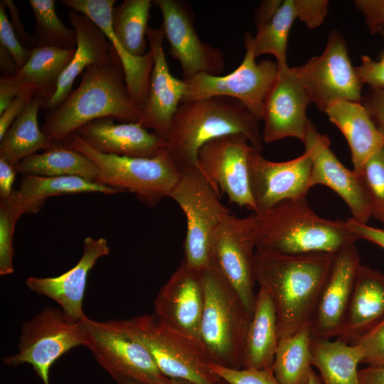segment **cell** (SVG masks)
<instances>
[{"instance_id":"3","label":"cell","mask_w":384,"mask_h":384,"mask_svg":"<svg viewBox=\"0 0 384 384\" xmlns=\"http://www.w3.org/2000/svg\"><path fill=\"white\" fill-rule=\"evenodd\" d=\"M242 134L262 151L259 120L239 100L210 97L180 104L171 121L166 148L179 170L198 165L199 149L215 138Z\"/></svg>"},{"instance_id":"15","label":"cell","mask_w":384,"mask_h":384,"mask_svg":"<svg viewBox=\"0 0 384 384\" xmlns=\"http://www.w3.org/2000/svg\"><path fill=\"white\" fill-rule=\"evenodd\" d=\"M152 3L161 12V27L171 56L181 65L183 80L201 73L220 74L225 65L223 54L199 38L190 6L179 0H154Z\"/></svg>"},{"instance_id":"21","label":"cell","mask_w":384,"mask_h":384,"mask_svg":"<svg viewBox=\"0 0 384 384\" xmlns=\"http://www.w3.org/2000/svg\"><path fill=\"white\" fill-rule=\"evenodd\" d=\"M360 265L355 244L336 253L331 273L311 321V338L331 339L339 336Z\"/></svg>"},{"instance_id":"17","label":"cell","mask_w":384,"mask_h":384,"mask_svg":"<svg viewBox=\"0 0 384 384\" xmlns=\"http://www.w3.org/2000/svg\"><path fill=\"white\" fill-rule=\"evenodd\" d=\"M310 102L293 68H278L276 80L263 103L262 141L271 143L294 137L304 143L310 123L306 115Z\"/></svg>"},{"instance_id":"43","label":"cell","mask_w":384,"mask_h":384,"mask_svg":"<svg viewBox=\"0 0 384 384\" xmlns=\"http://www.w3.org/2000/svg\"><path fill=\"white\" fill-rule=\"evenodd\" d=\"M355 70L362 85L367 84L372 89L384 90V62L363 55L361 65L355 67Z\"/></svg>"},{"instance_id":"14","label":"cell","mask_w":384,"mask_h":384,"mask_svg":"<svg viewBox=\"0 0 384 384\" xmlns=\"http://www.w3.org/2000/svg\"><path fill=\"white\" fill-rule=\"evenodd\" d=\"M254 147L242 134L215 138L198 153V165L203 173L230 203L256 212L252 196L249 158Z\"/></svg>"},{"instance_id":"27","label":"cell","mask_w":384,"mask_h":384,"mask_svg":"<svg viewBox=\"0 0 384 384\" xmlns=\"http://www.w3.org/2000/svg\"><path fill=\"white\" fill-rule=\"evenodd\" d=\"M122 192L101 183L78 176H23L19 188L1 203L21 215L36 213L46 200L53 196L83 193H101L110 195Z\"/></svg>"},{"instance_id":"40","label":"cell","mask_w":384,"mask_h":384,"mask_svg":"<svg viewBox=\"0 0 384 384\" xmlns=\"http://www.w3.org/2000/svg\"><path fill=\"white\" fill-rule=\"evenodd\" d=\"M212 369L229 384H280L272 369H233L211 363Z\"/></svg>"},{"instance_id":"30","label":"cell","mask_w":384,"mask_h":384,"mask_svg":"<svg viewBox=\"0 0 384 384\" xmlns=\"http://www.w3.org/2000/svg\"><path fill=\"white\" fill-rule=\"evenodd\" d=\"M311 365L319 372L322 384H360L358 366L363 353L356 344L338 338H311Z\"/></svg>"},{"instance_id":"28","label":"cell","mask_w":384,"mask_h":384,"mask_svg":"<svg viewBox=\"0 0 384 384\" xmlns=\"http://www.w3.org/2000/svg\"><path fill=\"white\" fill-rule=\"evenodd\" d=\"M329 119L346 139L354 171L384 146V137L368 111L359 102L338 100L325 110Z\"/></svg>"},{"instance_id":"9","label":"cell","mask_w":384,"mask_h":384,"mask_svg":"<svg viewBox=\"0 0 384 384\" xmlns=\"http://www.w3.org/2000/svg\"><path fill=\"white\" fill-rule=\"evenodd\" d=\"M127 321L166 377L190 384H229L212 369L198 343L171 330L154 314Z\"/></svg>"},{"instance_id":"19","label":"cell","mask_w":384,"mask_h":384,"mask_svg":"<svg viewBox=\"0 0 384 384\" xmlns=\"http://www.w3.org/2000/svg\"><path fill=\"white\" fill-rule=\"evenodd\" d=\"M304 144L312 160L309 188L316 185L330 188L347 204L352 218L367 223L372 217L371 210L361 181L331 151L329 137L320 134L310 122Z\"/></svg>"},{"instance_id":"38","label":"cell","mask_w":384,"mask_h":384,"mask_svg":"<svg viewBox=\"0 0 384 384\" xmlns=\"http://www.w3.org/2000/svg\"><path fill=\"white\" fill-rule=\"evenodd\" d=\"M353 343L358 345L362 351V363L384 366V317Z\"/></svg>"},{"instance_id":"8","label":"cell","mask_w":384,"mask_h":384,"mask_svg":"<svg viewBox=\"0 0 384 384\" xmlns=\"http://www.w3.org/2000/svg\"><path fill=\"white\" fill-rule=\"evenodd\" d=\"M186 218L183 260L201 272L210 266V240L218 225L230 214L220 201V190L198 166L181 171L170 196Z\"/></svg>"},{"instance_id":"35","label":"cell","mask_w":384,"mask_h":384,"mask_svg":"<svg viewBox=\"0 0 384 384\" xmlns=\"http://www.w3.org/2000/svg\"><path fill=\"white\" fill-rule=\"evenodd\" d=\"M28 2L36 21L35 30L31 36L33 48H76L75 31L65 26L58 18L55 1L29 0Z\"/></svg>"},{"instance_id":"34","label":"cell","mask_w":384,"mask_h":384,"mask_svg":"<svg viewBox=\"0 0 384 384\" xmlns=\"http://www.w3.org/2000/svg\"><path fill=\"white\" fill-rule=\"evenodd\" d=\"M311 323L280 339L272 366L280 384H307L312 370Z\"/></svg>"},{"instance_id":"32","label":"cell","mask_w":384,"mask_h":384,"mask_svg":"<svg viewBox=\"0 0 384 384\" xmlns=\"http://www.w3.org/2000/svg\"><path fill=\"white\" fill-rule=\"evenodd\" d=\"M46 102L42 97L34 96L0 140V159L16 169L25 158L48 149L53 144L38 123V111Z\"/></svg>"},{"instance_id":"33","label":"cell","mask_w":384,"mask_h":384,"mask_svg":"<svg viewBox=\"0 0 384 384\" xmlns=\"http://www.w3.org/2000/svg\"><path fill=\"white\" fill-rule=\"evenodd\" d=\"M75 51V49L55 47L33 48L27 63L14 75L23 84L33 85L36 90V95L48 102L55 94L58 80Z\"/></svg>"},{"instance_id":"23","label":"cell","mask_w":384,"mask_h":384,"mask_svg":"<svg viewBox=\"0 0 384 384\" xmlns=\"http://www.w3.org/2000/svg\"><path fill=\"white\" fill-rule=\"evenodd\" d=\"M73 133L94 150L106 154L151 158L166 147L164 138L140 122L115 123L112 117L91 121Z\"/></svg>"},{"instance_id":"26","label":"cell","mask_w":384,"mask_h":384,"mask_svg":"<svg viewBox=\"0 0 384 384\" xmlns=\"http://www.w3.org/2000/svg\"><path fill=\"white\" fill-rule=\"evenodd\" d=\"M383 317L384 273L361 264L337 338L352 343Z\"/></svg>"},{"instance_id":"41","label":"cell","mask_w":384,"mask_h":384,"mask_svg":"<svg viewBox=\"0 0 384 384\" xmlns=\"http://www.w3.org/2000/svg\"><path fill=\"white\" fill-rule=\"evenodd\" d=\"M36 95V87L31 85L25 83L16 96L9 105L5 110L0 114V140L3 138L6 132L23 111L29 101Z\"/></svg>"},{"instance_id":"6","label":"cell","mask_w":384,"mask_h":384,"mask_svg":"<svg viewBox=\"0 0 384 384\" xmlns=\"http://www.w3.org/2000/svg\"><path fill=\"white\" fill-rule=\"evenodd\" d=\"M58 143L92 159L99 169V183L133 192L150 206L169 197L181 174L166 147L154 157L145 158L100 153L75 133Z\"/></svg>"},{"instance_id":"36","label":"cell","mask_w":384,"mask_h":384,"mask_svg":"<svg viewBox=\"0 0 384 384\" xmlns=\"http://www.w3.org/2000/svg\"><path fill=\"white\" fill-rule=\"evenodd\" d=\"M355 172L367 195L372 217L384 223V146Z\"/></svg>"},{"instance_id":"12","label":"cell","mask_w":384,"mask_h":384,"mask_svg":"<svg viewBox=\"0 0 384 384\" xmlns=\"http://www.w3.org/2000/svg\"><path fill=\"white\" fill-rule=\"evenodd\" d=\"M253 37L246 32L245 55L234 71L224 76L199 73L183 80L182 102L210 97H228L239 100L260 121L265 99L278 73L277 63L265 60L257 63L252 48Z\"/></svg>"},{"instance_id":"52","label":"cell","mask_w":384,"mask_h":384,"mask_svg":"<svg viewBox=\"0 0 384 384\" xmlns=\"http://www.w3.org/2000/svg\"><path fill=\"white\" fill-rule=\"evenodd\" d=\"M307 384H322L319 377L312 369L309 373Z\"/></svg>"},{"instance_id":"11","label":"cell","mask_w":384,"mask_h":384,"mask_svg":"<svg viewBox=\"0 0 384 384\" xmlns=\"http://www.w3.org/2000/svg\"><path fill=\"white\" fill-rule=\"evenodd\" d=\"M82 345V321H73L61 309L48 306L23 324L17 353L4 357L2 361L9 366L29 364L43 384H50L53 364Z\"/></svg>"},{"instance_id":"53","label":"cell","mask_w":384,"mask_h":384,"mask_svg":"<svg viewBox=\"0 0 384 384\" xmlns=\"http://www.w3.org/2000/svg\"><path fill=\"white\" fill-rule=\"evenodd\" d=\"M161 384H190L187 382L164 377Z\"/></svg>"},{"instance_id":"50","label":"cell","mask_w":384,"mask_h":384,"mask_svg":"<svg viewBox=\"0 0 384 384\" xmlns=\"http://www.w3.org/2000/svg\"><path fill=\"white\" fill-rule=\"evenodd\" d=\"M282 1H264L256 11L255 21L257 27L267 23L274 15Z\"/></svg>"},{"instance_id":"39","label":"cell","mask_w":384,"mask_h":384,"mask_svg":"<svg viewBox=\"0 0 384 384\" xmlns=\"http://www.w3.org/2000/svg\"><path fill=\"white\" fill-rule=\"evenodd\" d=\"M5 8L6 5L1 0L0 1V46L12 56L18 70L28 60L31 50L26 49L20 42L8 18Z\"/></svg>"},{"instance_id":"5","label":"cell","mask_w":384,"mask_h":384,"mask_svg":"<svg viewBox=\"0 0 384 384\" xmlns=\"http://www.w3.org/2000/svg\"><path fill=\"white\" fill-rule=\"evenodd\" d=\"M201 279L203 292L201 347L212 363L240 369L252 315L213 266L201 272Z\"/></svg>"},{"instance_id":"48","label":"cell","mask_w":384,"mask_h":384,"mask_svg":"<svg viewBox=\"0 0 384 384\" xmlns=\"http://www.w3.org/2000/svg\"><path fill=\"white\" fill-rule=\"evenodd\" d=\"M17 170L5 160L0 159V198L7 199L11 194Z\"/></svg>"},{"instance_id":"13","label":"cell","mask_w":384,"mask_h":384,"mask_svg":"<svg viewBox=\"0 0 384 384\" xmlns=\"http://www.w3.org/2000/svg\"><path fill=\"white\" fill-rule=\"evenodd\" d=\"M293 69L310 102L322 112L333 102L362 98V83L350 62L346 41L336 31H331L321 55Z\"/></svg>"},{"instance_id":"47","label":"cell","mask_w":384,"mask_h":384,"mask_svg":"<svg viewBox=\"0 0 384 384\" xmlns=\"http://www.w3.org/2000/svg\"><path fill=\"white\" fill-rule=\"evenodd\" d=\"M6 7L9 9L11 25L21 44L28 50L32 49V38L29 36L21 23L18 8L11 0H3Z\"/></svg>"},{"instance_id":"25","label":"cell","mask_w":384,"mask_h":384,"mask_svg":"<svg viewBox=\"0 0 384 384\" xmlns=\"http://www.w3.org/2000/svg\"><path fill=\"white\" fill-rule=\"evenodd\" d=\"M327 0H284L273 17L257 26L252 38L255 57L272 54L278 68L287 66L286 60L287 38L293 22L299 19L309 28L320 26L328 13Z\"/></svg>"},{"instance_id":"1","label":"cell","mask_w":384,"mask_h":384,"mask_svg":"<svg viewBox=\"0 0 384 384\" xmlns=\"http://www.w3.org/2000/svg\"><path fill=\"white\" fill-rule=\"evenodd\" d=\"M336 253L289 255L256 248L255 277L270 294L279 340L311 323Z\"/></svg>"},{"instance_id":"37","label":"cell","mask_w":384,"mask_h":384,"mask_svg":"<svg viewBox=\"0 0 384 384\" xmlns=\"http://www.w3.org/2000/svg\"><path fill=\"white\" fill-rule=\"evenodd\" d=\"M20 216L0 203V274L3 276L14 272L13 237L16 223Z\"/></svg>"},{"instance_id":"55","label":"cell","mask_w":384,"mask_h":384,"mask_svg":"<svg viewBox=\"0 0 384 384\" xmlns=\"http://www.w3.org/2000/svg\"><path fill=\"white\" fill-rule=\"evenodd\" d=\"M381 60L384 62V55H383Z\"/></svg>"},{"instance_id":"22","label":"cell","mask_w":384,"mask_h":384,"mask_svg":"<svg viewBox=\"0 0 384 384\" xmlns=\"http://www.w3.org/2000/svg\"><path fill=\"white\" fill-rule=\"evenodd\" d=\"M110 251L105 238L87 236L84 240L82 257L73 268L58 277H30L26 284L35 293L54 300L69 319L81 321L87 316L82 304L88 274L97 260Z\"/></svg>"},{"instance_id":"7","label":"cell","mask_w":384,"mask_h":384,"mask_svg":"<svg viewBox=\"0 0 384 384\" xmlns=\"http://www.w3.org/2000/svg\"><path fill=\"white\" fill-rule=\"evenodd\" d=\"M81 321L82 346L115 382L161 384L165 375L127 320L100 321L86 316Z\"/></svg>"},{"instance_id":"51","label":"cell","mask_w":384,"mask_h":384,"mask_svg":"<svg viewBox=\"0 0 384 384\" xmlns=\"http://www.w3.org/2000/svg\"><path fill=\"white\" fill-rule=\"evenodd\" d=\"M0 65L3 75H14L17 70L14 60L10 53L0 46Z\"/></svg>"},{"instance_id":"18","label":"cell","mask_w":384,"mask_h":384,"mask_svg":"<svg viewBox=\"0 0 384 384\" xmlns=\"http://www.w3.org/2000/svg\"><path fill=\"white\" fill-rule=\"evenodd\" d=\"M203 306L201 272L183 260L161 287L154 302V315L164 325L200 344Z\"/></svg>"},{"instance_id":"44","label":"cell","mask_w":384,"mask_h":384,"mask_svg":"<svg viewBox=\"0 0 384 384\" xmlns=\"http://www.w3.org/2000/svg\"><path fill=\"white\" fill-rule=\"evenodd\" d=\"M364 105L384 137V90L372 89L367 95Z\"/></svg>"},{"instance_id":"20","label":"cell","mask_w":384,"mask_h":384,"mask_svg":"<svg viewBox=\"0 0 384 384\" xmlns=\"http://www.w3.org/2000/svg\"><path fill=\"white\" fill-rule=\"evenodd\" d=\"M164 37L161 26L157 28L148 27L146 38L153 56V68L139 122L166 140L172 117L181 103L186 84L169 70L163 47Z\"/></svg>"},{"instance_id":"54","label":"cell","mask_w":384,"mask_h":384,"mask_svg":"<svg viewBox=\"0 0 384 384\" xmlns=\"http://www.w3.org/2000/svg\"><path fill=\"white\" fill-rule=\"evenodd\" d=\"M117 384H142L131 380H121L116 382Z\"/></svg>"},{"instance_id":"24","label":"cell","mask_w":384,"mask_h":384,"mask_svg":"<svg viewBox=\"0 0 384 384\" xmlns=\"http://www.w3.org/2000/svg\"><path fill=\"white\" fill-rule=\"evenodd\" d=\"M68 18L76 33V48L58 80L55 94L43 107L47 112L55 108L69 95L75 78L86 68L107 64L119 58L109 39L90 18L71 9Z\"/></svg>"},{"instance_id":"49","label":"cell","mask_w":384,"mask_h":384,"mask_svg":"<svg viewBox=\"0 0 384 384\" xmlns=\"http://www.w3.org/2000/svg\"><path fill=\"white\" fill-rule=\"evenodd\" d=\"M360 384H384V366H368L358 370Z\"/></svg>"},{"instance_id":"10","label":"cell","mask_w":384,"mask_h":384,"mask_svg":"<svg viewBox=\"0 0 384 384\" xmlns=\"http://www.w3.org/2000/svg\"><path fill=\"white\" fill-rule=\"evenodd\" d=\"M257 247L255 215H228L214 230L210 240V265L237 294L252 316L256 293L255 253Z\"/></svg>"},{"instance_id":"4","label":"cell","mask_w":384,"mask_h":384,"mask_svg":"<svg viewBox=\"0 0 384 384\" xmlns=\"http://www.w3.org/2000/svg\"><path fill=\"white\" fill-rule=\"evenodd\" d=\"M255 215L256 248L289 255L337 253L358 240L346 221L315 213L306 198L284 201Z\"/></svg>"},{"instance_id":"46","label":"cell","mask_w":384,"mask_h":384,"mask_svg":"<svg viewBox=\"0 0 384 384\" xmlns=\"http://www.w3.org/2000/svg\"><path fill=\"white\" fill-rule=\"evenodd\" d=\"M23 82L15 75H2L0 79V114L20 92Z\"/></svg>"},{"instance_id":"16","label":"cell","mask_w":384,"mask_h":384,"mask_svg":"<svg viewBox=\"0 0 384 384\" xmlns=\"http://www.w3.org/2000/svg\"><path fill=\"white\" fill-rule=\"evenodd\" d=\"M312 160L305 150L299 156L275 162L253 148L249 158L250 183L255 213L287 200L306 198Z\"/></svg>"},{"instance_id":"42","label":"cell","mask_w":384,"mask_h":384,"mask_svg":"<svg viewBox=\"0 0 384 384\" xmlns=\"http://www.w3.org/2000/svg\"><path fill=\"white\" fill-rule=\"evenodd\" d=\"M354 4L363 14L370 31L384 38V0H356Z\"/></svg>"},{"instance_id":"2","label":"cell","mask_w":384,"mask_h":384,"mask_svg":"<svg viewBox=\"0 0 384 384\" xmlns=\"http://www.w3.org/2000/svg\"><path fill=\"white\" fill-rule=\"evenodd\" d=\"M104 117L122 123L139 122L142 117L131 98L119 58L86 68L78 87L47 112L42 131L51 144H55L81 126Z\"/></svg>"},{"instance_id":"45","label":"cell","mask_w":384,"mask_h":384,"mask_svg":"<svg viewBox=\"0 0 384 384\" xmlns=\"http://www.w3.org/2000/svg\"><path fill=\"white\" fill-rule=\"evenodd\" d=\"M346 223L358 239L370 241L384 250V230L368 225L367 223L358 222L352 218L346 220Z\"/></svg>"},{"instance_id":"31","label":"cell","mask_w":384,"mask_h":384,"mask_svg":"<svg viewBox=\"0 0 384 384\" xmlns=\"http://www.w3.org/2000/svg\"><path fill=\"white\" fill-rule=\"evenodd\" d=\"M16 170L23 176H78L97 183L99 179V169L92 159L60 143L25 158Z\"/></svg>"},{"instance_id":"29","label":"cell","mask_w":384,"mask_h":384,"mask_svg":"<svg viewBox=\"0 0 384 384\" xmlns=\"http://www.w3.org/2000/svg\"><path fill=\"white\" fill-rule=\"evenodd\" d=\"M279 341L276 310L269 292L260 287L246 334L242 368H272Z\"/></svg>"}]
</instances>
